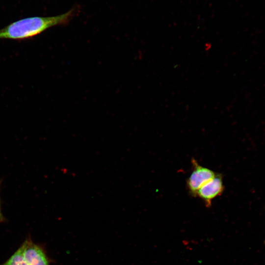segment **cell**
Listing matches in <instances>:
<instances>
[{"instance_id": "6da1fadb", "label": "cell", "mask_w": 265, "mask_h": 265, "mask_svg": "<svg viewBox=\"0 0 265 265\" xmlns=\"http://www.w3.org/2000/svg\"><path fill=\"white\" fill-rule=\"evenodd\" d=\"M74 8L59 15L22 19L0 29V39L23 40L32 38L53 26L67 24L74 16Z\"/></svg>"}, {"instance_id": "7a4b0ae2", "label": "cell", "mask_w": 265, "mask_h": 265, "mask_svg": "<svg viewBox=\"0 0 265 265\" xmlns=\"http://www.w3.org/2000/svg\"><path fill=\"white\" fill-rule=\"evenodd\" d=\"M192 171L186 180V186L189 193L195 196L197 190L205 183L212 179L216 174L212 169L199 164L195 159L191 160Z\"/></svg>"}, {"instance_id": "3957f363", "label": "cell", "mask_w": 265, "mask_h": 265, "mask_svg": "<svg viewBox=\"0 0 265 265\" xmlns=\"http://www.w3.org/2000/svg\"><path fill=\"white\" fill-rule=\"evenodd\" d=\"M224 189L222 176L217 174L211 180L203 185L196 192L198 197L207 208L212 206V202L215 198L220 196Z\"/></svg>"}, {"instance_id": "277c9868", "label": "cell", "mask_w": 265, "mask_h": 265, "mask_svg": "<svg viewBox=\"0 0 265 265\" xmlns=\"http://www.w3.org/2000/svg\"><path fill=\"white\" fill-rule=\"evenodd\" d=\"M28 265H50V260L43 248L27 238L20 246Z\"/></svg>"}, {"instance_id": "5b68a950", "label": "cell", "mask_w": 265, "mask_h": 265, "mask_svg": "<svg viewBox=\"0 0 265 265\" xmlns=\"http://www.w3.org/2000/svg\"><path fill=\"white\" fill-rule=\"evenodd\" d=\"M1 265H28L20 247L18 250Z\"/></svg>"}, {"instance_id": "8992f818", "label": "cell", "mask_w": 265, "mask_h": 265, "mask_svg": "<svg viewBox=\"0 0 265 265\" xmlns=\"http://www.w3.org/2000/svg\"><path fill=\"white\" fill-rule=\"evenodd\" d=\"M1 185V181H0V186ZM5 220V218L3 216L1 209L0 199V222H3Z\"/></svg>"}, {"instance_id": "52a82bcc", "label": "cell", "mask_w": 265, "mask_h": 265, "mask_svg": "<svg viewBox=\"0 0 265 265\" xmlns=\"http://www.w3.org/2000/svg\"><path fill=\"white\" fill-rule=\"evenodd\" d=\"M264 243L265 244V240H264Z\"/></svg>"}]
</instances>
